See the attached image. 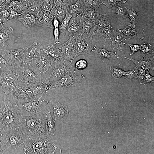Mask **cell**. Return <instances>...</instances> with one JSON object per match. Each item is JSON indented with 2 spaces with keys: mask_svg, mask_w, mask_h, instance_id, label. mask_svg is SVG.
I'll return each instance as SVG.
<instances>
[{
  "mask_svg": "<svg viewBox=\"0 0 154 154\" xmlns=\"http://www.w3.org/2000/svg\"><path fill=\"white\" fill-rule=\"evenodd\" d=\"M59 148L57 142L47 135L27 138L18 150L22 154H54Z\"/></svg>",
  "mask_w": 154,
  "mask_h": 154,
  "instance_id": "obj_1",
  "label": "cell"
},
{
  "mask_svg": "<svg viewBox=\"0 0 154 154\" xmlns=\"http://www.w3.org/2000/svg\"><path fill=\"white\" fill-rule=\"evenodd\" d=\"M20 116L10 102L9 95L5 94L0 108V131L7 133L20 127Z\"/></svg>",
  "mask_w": 154,
  "mask_h": 154,
  "instance_id": "obj_2",
  "label": "cell"
},
{
  "mask_svg": "<svg viewBox=\"0 0 154 154\" xmlns=\"http://www.w3.org/2000/svg\"><path fill=\"white\" fill-rule=\"evenodd\" d=\"M48 109L33 116H20V127L27 138L48 135L46 119Z\"/></svg>",
  "mask_w": 154,
  "mask_h": 154,
  "instance_id": "obj_3",
  "label": "cell"
},
{
  "mask_svg": "<svg viewBox=\"0 0 154 154\" xmlns=\"http://www.w3.org/2000/svg\"><path fill=\"white\" fill-rule=\"evenodd\" d=\"M48 91L41 83L36 86L22 87L17 86L13 94L15 102H24L32 100L43 99Z\"/></svg>",
  "mask_w": 154,
  "mask_h": 154,
  "instance_id": "obj_4",
  "label": "cell"
},
{
  "mask_svg": "<svg viewBox=\"0 0 154 154\" xmlns=\"http://www.w3.org/2000/svg\"><path fill=\"white\" fill-rule=\"evenodd\" d=\"M13 105L21 117L34 116L47 110L51 106L48 101L43 99L24 102H15Z\"/></svg>",
  "mask_w": 154,
  "mask_h": 154,
  "instance_id": "obj_5",
  "label": "cell"
},
{
  "mask_svg": "<svg viewBox=\"0 0 154 154\" xmlns=\"http://www.w3.org/2000/svg\"><path fill=\"white\" fill-rule=\"evenodd\" d=\"M18 78L16 85L22 87L36 86L41 83L31 65L24 61L19 65Z\"/></svg>",
  "mask_w": 154,
  "mask_h": 154,
  "instance_id": "obj_6",
  "label": "cell"
},
{
  "mask_svg": "<svg viewBox=\"0 0 154 154\" xmlns=\"http://www.w3.org/2000/svg\"><path fill=\"white\" fill-rule=\"evenodd\" d=\"M55 60L40 51L39 56L29 63L33 67L38 78L41 80L52 74L55 66Z\"/></svg>",
  "mask_w": 154,
  "mask_h": 154,
  "instance_id": "obj_7",
  "label": "cell"
},
{
  "mask_svg": "<svg viewBox=\"0 0 154 154\" xmlns=\"http://www.w3.org/2000/svg\"><path fill=\"white\" fill-rule=\"evenodd\" d=\"M71 64L64 58L55 60L54 67L52 74L46 79L41 80V82L47 88L50 84L58 80L64 75L69 73L75 72L76 69Z\"/></svg>",
  "mask_w": 154,
  "mask_h": 154,
  "instance_id": "obj_8",
  "label": "cell"
},
{
  "mask_svg": "<svg viewBox=\"0 0 154 154\" xmlns=\"http://www.w3.org/2000/svg\"><path fill=\"white\" fill-rule=\"evenodd\" d=\"M3 133L2 140L5 144L7 149L17 150L27 138L21 127L7 133Z\"/></svg>",
  "mask_w": 154,
  "mask_h": 154,
  "instance_id": "obj_9",
  "label": "cell"
},
{
  "mask_svg": "<svg viewBox=\"0 0 154 154\" xmlns=\"http://www.w3.org/2000/svg\"><path fill=\"white\" fill-rule=\"evenodd\" d=\"M85 78L83 74L76 75L75 72L67 74L57 81L50 84L47 88L48 91L53 89H61L75 86L82 82Z\"/></svg>",
  "mask_w": 154,
  "mask_h": 154,
  "instance_id": "obj_10",
  "label": "cell"
},
{
  "mask_svg": "<svg viewBox=\"0 0 154 154\" xmlns=\"http://www.w3.org/2000/svg\"><path fill=\"white\" fill-rule=\"evenodd\" d=\"M93 36L90 34H83L74 37L75 58L81 54L89 55L92 51L96 45Z\"/></svg>",
  "mask_w": 154,
  "mask_h": 154,
  "instance_id": "obj_11",
  "label": "cell"
},
{
  "mask_svg": "<svg viewBox=\"0 0 154 154\" xmlns=\"http://www.w3.org/2000/svg\"><path fill=\"white\" fill-rule=\"evenodd\" d=\"M25 48L13 50L5 49L1 51V56L7 64L18 66L24 61Z\"/></svg>",
  "mask_w": 154,
  "mask_h": 154,
  "instance_id": "obj_12",
  "label": "cell"
},
{
  "mask_svg": "<svg viewBox=\"0 0 154 154\" xmlns=\"http://www.w3.org/2000/svg\"><path fill=\"white\" fill-rule=\"evenodd\" d=\"M72 15V17L65 31L64 35L75 37L83 34L81 21V15L79 13Z\"/></svg>",
  "mask_w": 154,
  "mask_h": 154,
  "instance_id": "obj_13",
  "label": "cell"
},
{
  "mask_svg": "<svg viewBox=\"0 0 154 154\" xmlns=\"http://www.w3.org/2000/svg\"><path fill=\"white\" fill-rule=\"evenodd\" d=\"M74 37L70 36L69 39L65 42L57 46L61 50L64 59L71 63L75 57Z\"/></svg>",
  "mask_w": 154,
  "mask_h": 154,
  "instance_id": "obj_14",
  "label": "cell"
},
{
  "mask_svg": "<svg viewBox=\"0 0 154 154\" xmlns=\"http://www.w3.org/2000/svg\"><path fill=\"white\" fill-rule=\"evenodd\" d=\"M19 66L7 64L1 71L0 82H12L16 84L18 78Z\"/></svg>",
  "mask_w": 154,
  "mask_h": 154,
  "instance_id": "obj_15",
  "label": "cell"
},
{
  "mask_svg": "<svg viewBox=\"0 0 154 154\" xmlns=\"http://www.w3.org/2000/svg\"><path fill=\"white\" fill-rule=\"evenodd\" d=\"M42 45L39 43L35 42L25 47L24 61L30 63L39 56Z\"/></svg>",
  "mask_w": 154,
  "mask_h": 154,
  "instance_id": "obj_16",
  "label": "cell"
},
{
  "mask_svg": "<svg viewBox=\"0 0 154 154\" xmlns=\"http://www.w3.org/2000/svg\"><path fill=\"white\" fill-rule=\"evenodd\" d=\"M50 103L53 108L54 120H64L68 113L67 107L55 100H50Z\"/></svg>",
  "mask_w": 154,
  "mask_h": 154,
  "instance_id": "obj_17",
  "label": "cell"
},
{
  "mask_svg": "<svg viewBox=\"0 0 154 154\" xmlns=\"http://www.w3.org/2000/svg\"><path fill=\"white\" fill-rule=\"evenodd\" d=\"M2 29L0 30V51L6 49L9 43L13 32V29L10 26L5 27L1 24Z\"/></svg>",
  "mask_w": 154,
  "mask_h": 154,
  "instance_id": "obj_18",
  "label": "cell"
},
{
  "mask_svg": "<svg viewBox=\"0 0 154 154\" xmlns=\"http://www.w3.org/2000/svg\"><path fill=\"white\" fill-rule=\"evenodd\" d=\"M124 58L133 62L135 64L134 67L135 68H141L145 70H154V58L152 55L148 58L143 57L140 60H136L132 58H129L126 57Z\"/></svg>",
  "mask_w": 154,
  "mask_h": 154,
  "instance_id": "obj_19",
  "label": "cell"
},
{
  "mask_svg": "<svg viewBox=\"0 0 154 154\" xmlns=\"http://www.w3.org/2000/svg\"><path fill=\"white\" fill-rule=\"evenodd\" d=\"M41 51L55 60L64 58L60 50L55 44H48L42 46Z\"/></svg>",
  "mask_w": 154,
  "mask_h": 154,
  "instance_id": "obj_20",
  "label": "cell"
},
{
  "mask_svg": "<svg viewBox=\"0 0 154 154\" xmlns=\"http://www.w3.org/2000/svg\"><path fill=\"white\" fill-rule=\"evenodd\" d=\"M92 51L103 60H116L119 58L116 51H114L113 50L111 51H109L104 46L103 48H100L95 45Z\"/></svg>",
  "mask_w": 154,
  "mask_h": 154,
  "instance_id": "obj_21",
  "label": "cell"
},
{
  "mask_svg": "<svg viewBox=\"0 0 154 154\" xmlns=\"http://www.w3.org/2000/svg\"><path fill=\"white\" fill-rule=\"evenodd\" d=\"M125 40L122 33L117 30L115 31L109 44L112 48L122 51L126 44Z\"/></svg>",
  "mask_w": 154,
  "mask_h": 154,
  "instance_id": "obj_22",
  "label": "cell"
},
{
  "mask_svg": "<svg viewBox=\"0 0 154 154\" xmlns=\"http://www.w3.org/2000/svg\"><path fill=\"white\" fill-rule=\"evenodd\" d=\"M115 31L114 30L111 25L98 29L96 35L109 44Z\"/></svg>",
  "mask_w": 154,
  "mask_h": 154,
  "instance_id": "obj_23",
  "label": "cell"
},
{
  "mask_svg": "<svg viewBox=\"0 0 154 154\" xmlns=\"http://www.w3.org/2000/svg\"><path fill=\"white\" fill-rule=\"evenodd\" d=\"M118 30L122 33L126 40L134 38L137 35L135 25L131 23Z\"/></svg>",
  "mask_w": 154,
  "mask_h": 154,
  "instance_id": "obj_24",
  "label": "cell"
},
{
  "mask_svg": "<svg viewBox=\"0 0 154 154\" xmlns=\"http://www.w3.org/2000/svg\"><path fill=\"white\" fill-rule=\"evenodd\" d=\"M110 25L111 24L108 14L106 13L100 15L99 13L96 21L95 27V35H96L98 29Z\"/></svg>",
  "mask_w": 154,
  "mask_h": 154,
  "instance_id": "obj_25",
  "label": "cell"
},
{
  "mask_svg": "<svg viewBox=\"0 0 154 154\" xmlns=\"http://www.w3.org/2000/svg\"><path fill=\"white\" fill-rule=\"evenodd\" d=\"M55 121L51 115L50 108L46 112V125L48 136L51 137L54 134L55 132Z\"/></svg>",
  "mask_w": 154,
  "mask_h": 154,
  "instance_id": "obj_26",
  "label": "cell"
},
{
  "mask_svg": "<svg viewBox=\"0 0 154 154\" xmlns=\"http://www.w3.org/2000/svg\"><path fill=\"white\" fill-rule=\"evenodd\" d=\"M16 19L21 22L24 25L27 27L30 28L35 24L36 19L33 15L27 13L19 16Z\"/></svg>",
  "mask_w": 154,
  "mask_h": 154,
  "instance_id": "obj_27",
  "label": "cell"
},
{
  "mask_svg": "<svg viewBox=\"0 0 154 154\" xmlns=\"http://www.w3.org/2000/svg\"><path fill=\"white\" fill-rule=\"evenodd\" d=\"M99 14L98 11L89 7L84 10H83L80 14L86 19L95 23L96 18Z\"/></svg>",
  "mask_w": 154,
  "mask_h": 154,
  "instance_id": "obj_28",
  "label": "cell"
},
{
  "mask_svg": "<svg viewBox=\"0 0 154 154\" xmlns=\"http://www.w3.org/2000/svg\"><path fill=\"white\" fill-rule=\"evenodd\" d=\"M53 15L50 12H45L42 16L39 26L53 28Z\"/></svg>",
  "mask_w": 154,
  "mask_h": 154,
  "instance_id": "obj_29",
  "label": "cell"
},
{
  "mask_svg": "<svg viewBox=\"0 0 154 154\" xmlns=\"http://www.w3.org/2000/svg\"><path fill=\"white\" fill-rule=\"evenodd\" d=\"M72 17V15L68 12H66V16L62 21L60 23L59 30L62 35H64L66 29L69 25L70 20Z\"/></svg>",
  "mask_w": 154,
  "mask_h": 154,
  "instance_id": "obj_30",
  "label": "cell"
},
{
  "mask_svg": "<svg viewBox=\"0 0 154 154\" xmlns=\"http://www.w3.org/2000/svg\"><path fill=\"white\" fill-rule=\"evenodd\" d=\"M17 85L12 82H0V90L3 91L5 95H9L15 90Z\"/></svg>",
  "mask_w": 154,
  "mask_h": 154,
  "instance_id": "obj_31",
  "label": "cell"
},
{
  "mask_svg": "<svg viewBox=\"0 0 154 154\" xmlns=\"http://www.w3.org/2000/svg\"><path fill=\"white\" fill-rule=\"evenodd\" d=\"M124 8L127 17L129 19L130 23L135 25L139 19L137 10L133 8L128 9L125 6H124Z\"/></svg>",
  "mask_w": 154,
  "mask_h": 154,
  "instance_id": "obj_32",
  "label": "cell"
},
{
  "mask_svg": "<svg viewBox=\"0 0 154 154\" xmlns=\"http://www.w3.org/2000/svg\"><path fill=\"white\" fill-rule=\"evenodd\" d=\"M112 13L117 17L121 19H125L127 17L124 6L119 5L113 6L111 7Z\"/></svg>",
  "mask_w": 154,
  "mask_h": 154,
  "instance_id": "obj_33",
  "label": "cell"
},
{
  "mask_svg": "<svg viewBox=\"0 0 154 154\" xmlns=\"http://www.w3.org/2000/svg\"><path fill=\"white\" fill-rule=\"evenodd\" d=\"M59 24V21L54 17L53 21L52 24L54 27L53 34L54 40L53 43L55 45L58 44L60 42L59 40L60 32L58 29Z\"/></svg>",
  "mask_w": 154,
  "mask_h": 154,
  "instance_id": "obj_34",
  "label": "cell"
},
{
  "mask_svg": "<svg viewBox=\"0 0 154 154\" xmlns=\"http://www.w3.org/2000/svg\"><path fill=\"white\" fill-rule=\"evenodd\" d=\"M152 46L149 43L146 42L141 44L140 50L143 57L149 54H153L154 50L152 49Z\"/></svg>",
  "mask_w": 154,
  "mask_h": 154,
  "instance_id": "obj_35",
  "label": "cell"
},
{
  "mask_svg": "<svg viewBox=\"0 0 154 154\" xmlns=\"http://www.w3.org/2000/svg\"><path fill=\"white\" fill-rule=\"evenodd\" d=\"M110 69L112 72V76L116 79L121 78L124 72L123 70L117 67L111 66Z\"/></svg>",
  "mask_w": 154,
  "mask_h": 154,
  "instance_id": "obj_36",
  "label": "cell"
},
{
  "mask_svg": "<svg viewBox=\"0 0 154 154\" xmlns=\"http://www.w3.org/2000/svg\"><path fill=\"white\" fill-rule=\"evenodd\" d=\"M127 0H104L103 4L108 8L119 5H122L126 2Z\"/></svg>",
  "mask_w": 154,
  "mask_h": 154,
  "instance_id": "obj_37",
  "label": "cell"
},
{
  "mask_svg": "<svg viewBox=\"0 0 154 154\" xmlns=\"http://www.w3.org/2000/svg\"><path fill=\"white\" fill-rule=\"evenodd\" d=\"M66 12L62 8L58 7L54 11V17L56 18L60 23L65 17Z\"/></svg>",
  "mask_w": 154,
  "mask_h": 154,
  "instance_id": "obj_38",
  "label": "cell"
},
{
  "mask_svg": "<svg viewBox=\"0 0 154 154\" xmlns=\"http://www.w3.org/2000/svg\"><path fill=\"white\" fill-rule=\"evenodd\" d=\"M133 71L136 74L137 78L141 84H142L144 77L145 76L146 70L141 68L136 70H130Z\"/></svg>",
  "mask_w": 154,
  "mask_h": 154,
  "instance_id": "obj_39",
  "label": "cell"
},
{
  "mask_svg": "<svg viewBox=\"0 0 154 154\" xmlns=\"http://www.w3.org/2000/svg\"><path fill=\"white\" fill-rule=\"evenodd\" d=\"M70 10L68 12L72 14L75 13L80 14L82 11L81 9V5L78 3H76L69 6Z\"/></svg>",
  "mask_w": 154,
  "mask_h": 154,
  "instance_id": "obj_40",
  "label": "cell"
},
{
  "mask_svg": "<svg viewBox=\"0 0 154 154\" xmlns=\"http://www.w3.org/2000/svg\"><path fill=\"white\" fill-rule=\"evenodd\" d=\"M149 71L146 70L143 81V84L147 85L154 83V77L150 74Z\"/></svg>",
  "mask_w": 154,
  "mask_h": 154,
  "instance_id": "obj_41",
  "label": "cell"
},
{
  "mask_svg": "<svg viewBox=\"0 0 154 154\" xmlns=\"http://www.w3.org/2000/svg\"><path fill=\"white\" fill-rule=\"evenodd\" d=\"M87 65V61L84 59H82L76 62L74 64V67L76 69L82 70L86 68Z\"/></svg>",
  "mask_w": 154,
  "mask_h": 154,
  "instance_id": "obj_42",
  "label": "cell"
},
{
  "mask_svg": "<svg viewBox=\"0 0 154 154\" xmlns=\"http://www.w3.org/2000/svg\"><path fill=\"white\" fill-rule=\"evenodd\" d=\"M124 78L130 82L137 78L136 73L133 71L130 70L125 71L123 74Z\"/></svg>",
  "mask_w": 154,
  "mask_h": 154,
  "instance_id": "obj_43",
  "label": "cell"
},
{
  "mask_svg": "<svg viewBox=\"0 0 154 154\" xmlns=\"http://www.w3.org/2000/svg\"><path fill=\"white\" fill-rule=\"evenodd\" d=\"M130 48V55L132 56L137 52L140 50L141 44H127Z\"/></svg>",
  "mask_w": 154,
  "mask_h": 154,
  "instance_id": "obj_44",
  "label": "cell"
},
{
  "mask_svg": "<svg viewBox=\"0 0 154 154\" xmlns=\"http://www.w3.org/2000/svg\"><path fill=\"white\" fill-rule=\"evenodd\" d=\"M6 150L4 142L1 138H0V154H3Z\"/></svg>",
  "mask_w": 154,
  "mask_h": 154,
  "instance_id": "obj_45",
  "label": "cell"
},
{
  "mask_svg": "<svg viewBox=\"0 0 154 154\" xmlns=\"http://www.w3.org/2000/svg\"><path fill=\"white\" fill-rule=\"evenodd\" d=\"M7 65V64L5 59L0 55V69L2 70Z\"/></svg>",
  "mask_w": 154,
  "mask_h": 154,
  "instance_id": "obj_46",
  "label": "cell"
},
{
  "mask_svg": "<svg viewBox=\"0 0 154 154\" xmlns=\"http://www.w3.org/2000/svg\"><path fill=\"white\" fill-rule=\"evenodd\" d=\"M40 9L39 6L37 5H32L28 9L29 11L30 12L33 13L38 11Z\"/></svg>",
  "mask_w": 154,
  "mask_h": 154,
  "instance_id": "obj_47",
  "label": "cell"
},
{
  "mask_svg": "<svg viewBox=\"0 0 154 154\" xmlns=\"http://www.w3.org/2000/svg\"><path fill=\"white\" fill-rule=\"evenodd\" d=\"M19 16V15L17 13L13 11H12L11 12L10 15H9L7 20L12 19H16Z\"/></svg>",
  "mask_w": 154,
  "mask_h": 154,
  "instance_id": "obj_48",
  "label": "cell"
},
{
  "mask_svg": "<svg viewBox=\"0 0 154 154\" xmlns=\"http://www.w3.org/2000/svg\"><path fill=\"white\" fill-rule=\"evenodd\" d=\"M2 16L3 20H7L9 16V13L6 10H4L2 12Z\"/></svg>",
  "mask_w": 154,
  "mask_h": 154,
  "instance_id": "obj_49",
  "label": "cell"
},
{
  "mask_svg": "<svg viewBox=\"0 0 154 154\" xmlns=\"http://www.w3.org/2000/svg\"><path fill=\"white\" fill-rule=\"evenodd\" d=\"M42 9L45 12H50L51 10L49 5L46 3L42 5Z\"/></svg>",
  "mask_w": 154,
  "mask_h": 154,
  "instance_id": "obj_50",
  "label": "cell"
},
{
  "mask_svg": "<svg viewBox=\"0 0 154 154\" xmlns=\"http://www.w3.org/2000/svg\"><path fill=\"white\" fill-rule=\"evenodd\" d=\"M3 135V133L0 131V138H2Z\"/></svg>",
  "mask_w": 154,
  "mask_h": 154,
  "instance_id": "obj_51",
  "label": "cell"
},
{
  "mask_svg": "<svg viewBox=\"0 0 154 154\" xmlns=\"http://www.w3.org/2000/svg\"><path fill=\"white\" fill-rule=\"evenodd\" d=\"M55 1L58 3H60L62 2V0H53Z\"/></svg>",
  "mask_w": 154,
  "mask_h": 154,
  "instance_id": "obj_52",
  "label": "cell"
},
{
  "mask_svg": "<svg viewBox=\"0 0 154 154\" xmlns=\"http://www.w3.org/2000/svg\"><path fill=\"white\" fill-rule=\"evenodd\" d=\"M17 0L20 1H21V0Z\"/></svg>",
  "mask_w": 154,
  "mask_h": 154,
  "instance_id": "obj_53",
  "label": "cell"
}]
</instances>
